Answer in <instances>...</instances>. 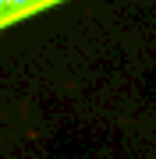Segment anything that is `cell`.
<instances>
[{
  "label": "cell",
  "instance_id": "obj_1",
  "mask_svg": "<svg viewBox=\"0 0 156 159\" xmlns=\"http://www.w3.org/2000/svg\"><path fill=\"white\" fill-rule=\"evenodd\" d=\"M57 4H64V0H0V29H11V25L25 21V18H35Z\"/></svg>",
  "mask_w": 156,
  "mask_h": 159
}]
</instances>
